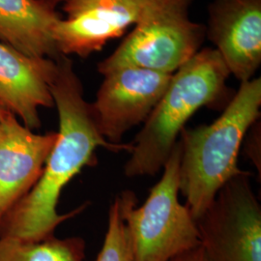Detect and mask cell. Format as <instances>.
Returning <instances> with one entry per match:
<instances>
[{
	"label": "cell",
	"instance_id": "obj_3",
	"mask_svg": "<svg viewBox=\"0 0 261 261\" xmlns=\"http://www.w3.org/2000/svg\"><path fill=\"white\" fill-rule=\"evenodd\" d=\"M260 108L261 79L253 77L240 83L217 120L181 130L180 192L196 221L220 189L244 172L237 165L239 151L246 135L260 118Z\"/></svg>",
	"mask_w": 261,
	"mask_h": 261
},
{
	"label": "cell",
	"instance_id": "obj_1",
	"mask_svg": "<svg viewBox=\"0 0 261 261\" xmlns=\"http://www.w3.org/2000/svg\"><path fill=\"white\" fill-rule=\"evenodd\" d=\"M56 61L50 93L59 118L57 139L36 185L4 219L0 237L33 242L54 236L59 224L86 207L84 204L67 214L57 212L64 187L83 168L97 164L98 147L112 152L132 151V143L114 144L101 135L70 57L59 56Z\"/></svg>",
	"mask_w": 261,
	"mask_h": 261
},
{
	"label": "cell",
	"instance_id": "obj_12",
	"mask_svg": "<svg viewBox=\"0 0 261 261\" xmlns=\"http://www.w3.org/2000/svg\"><path fill=\"white\" fill-rule=\"evenodd\" d=\"M62 17L38 0H0V43L30 56L55 59L56 28Z\"/></svg>",
	"mask_w": 261,
	"mask_h": 261
},
{
	"label": "cell",
	"instance_id": "obj_6",
	"mask_svg": "<svg viewBox=\"0 0 261 261\" xmlns=\"http://www.w3.org/2000/svg\"><path fill=\"white\" fill-rule=\"evenodd\" d=\"M251 176L227 181L196 221L206 261H261V206Z\"/></svg>",
	"mask_w": 261,
	"mask_h": 261
},
{
	"label": "cell",
	"instance_id": "obj_13",
	"mask_svg": "<svg viewBox=\"0 0 261 261\" xmlns=\"http://www.w3.org/2000/svg\"><path fill=\"white\" fill-rule=\"evenodd\" d=\"M85 241L81 237L41 241L0 237V261H84Z\"/></svg>",
	"mask_w": 261,
	"mask_h": 261
},
{
	"label": "cell",
	"instance_id": "obj_16",
	"mask_svg": "<svg viewBox=\"0 0 261 261\" xmlns=\"http://www.w3.org/2000/svg\"><path fill=\"white\" fill-rule=\"evenodd\" d=\"M169 261H206V259L202 249L199 246L191 251L179 254L178 256Z\"/></svg>",
	"mask_w": 261,
	"mask_h": 261
},
{
	"label": "cell",
	"instance_id": "obj_7",
	"mask_svg": "<svg viewBox=\"0 0 261 261\" xmlns=\"http://www.w3.org/2000/svg\"><path fill=\"white\" fill-rule=\"evenodd\" d=\"M171 75L143 68L123 67L103 75L90 103L101 135L121 143L125 133L147 120L168 88Z\"/></svg>",
	"mask_w": 261,
	"mask_h": 261
},
{
	"label": "cell",
	"instance_id": "obj_17",
	"mask_svg": "<svg viewBox=\"0 0 261 261\" xmlns=\"http://www.w3.org/2000/svg\"><path fill=\"white\" fill-rule=\"evenodd\" d=\"M39 2L46 5L49 9L56 10L60 5H63L67 0H38Z\"/></svg>",
	"mask_w": 261,
	"mask_h": 261
},
{
	"label": "cell",
	"instance_id": "obj_4",
	"mask_svg": "<svg viewBox=\"0 0 261 261\" xmlns=\"http://www.w3.org/2000/svg\"><path fill=\"white\" fill-rule=\"evenodd\" d=\"M195 0H143L134 29L97 70L106 75L123 67L172 75L202 48L205 24L191 19Z\"/></svg>",
	"mask_w": 261,
	"mask_h": 261
},
{
	"label": "cell",
	"instance_id": "obj_11",
	"mask_svg": "<svg viewBox=\"0 0 261 261\" xmlns=\"http://www.w3.org/2000/svg\"><path fill=\"white\" fill-rule=\"evenodd\" d=\"M56 61L0 43V103L30 130L41 127L39 110L55 106L50 84Z\"/></svg>",
	"mask_w": 261,
	"mask_h": 261
},
{
	"label": "cell",
	"instance_id": "obj_5",
	"mask_svg": "<svg viewBox=\"0 0 261 261\" xmlns=\"http://www.w3.org/2000/svg\"><path fill=\"white\" fill-rule=\"evenodd\" d=\"M182 144L177 140L143 205L130 191L119 196L136 261H169L200 246L196 221L178 199Z\"/></svg>",
	"mask_w": 261,
	"mask_h": 261
},
{
	"label": "cell",
	"instance_id": "obj_18",
	"mask_svg": "<svg viewBox=\"0 0 261 261\" xmlns=\"http://www.w3.org/2000/svg\"><path fill=\"white\" fill-rule=\"evenodd\" d=\"M11 115H14V114H12L9 111H7V110L0 103V128H1V126L4 124V122L6 121Z\"/></svg>",
	"mask_w": 261,
	"mask_h": 261
},
{
	"label": "cell",
	"instance_id": "obj_14",
	"mask_svg": "<svg viewBox=\"0 0 261 261\" xmlns=\"http://www.w3.org/2000/svg\"><path fill=\"white\" fill-rule=\"evenodd\" d=\"M96 261H136L118 195L110 207L108 230Z\"/></svg>",
	"mask_w": 261,
	"mask_h": 261
},
{
	"label": "cell",
	"instance_id": "obj_8",
	"mask_svg": "<svg viewBox=\"0 0 261 261\" xmlns=\"http://www.w3.org/2000/svg\"><path fill=\"white\" fill-rule=\"evenodd\" d=\"M143 0H67L56 28L61 56L86 58L136 23Z\"/></svg>",
	"mask_w": 261,
	"mask_h": 261
},
{
	"label": "cell",
	"instance_id": "obj_10",
	"mask_svg": "<svg viewBox=\"0 0 261 261\" xmlns=\"http://www.w3.org/2000/svg\"><path fill=\"white\" fill-rule=\"evenodd\" d=\"M57 133L36 134L11 115L0 128V226L41 177Z\"/></svg>",
	"mask_w": 261,
	"mask_h": 261
},
{
	"label": "cell",
	"instance_id": "obj_15",
	"mask_svg": "<svg viewBox=\"0 0 261 261\" xmlns=\"http://www.w3.org/2000/svg\"><path fill=\"white\" fill-rule=\"evenodd\" d=\"M248 134L246 151L260 173V122H255Z\"/></svg>",
	"mask_w": 261,
	"mask_h": 261
},
{
	"label": "cell",
	"instance_id": "obj_9",
	"mask_svg": "<svg viewBox=\"0 0 261 261\" xmlns=\"http://www.w3.org/2000/svg\"><path fill=\"white\" fill-rule=\"evenodd\" d=\"M206 39L230 75L251 81L261 65V0H213L207 8Z\"/></svg>",
	"mask_w": 261,
	"mask_h": 261
},
{
	"label": "cell",
	"instance_id": "obj_2",
	"mask_svg": "<svg viewBox=\"0 0 261 261\" xmlns=\"http://www.w3.org/2000/svg\"><path fill=\"white\" fill-rule=\"evenodd\" d=\"M230 75L214 47H202L175 71L166 92L132 142L127 177L155 175L164 168L181 130L201 108L222 107L233 97Z\"/></svg>",
	"mask_w": 261,
	"mask_h": 261
}]
</instances>
